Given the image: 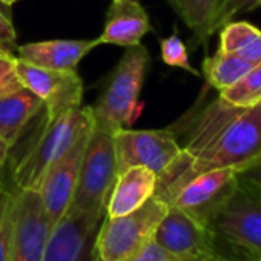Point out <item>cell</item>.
<instances>
[{"mask_svg":"<svg viewBox=\"0 0 261 261\" xmlns=\"http://www.w3.org/2000/svg\"><path fill=\"white\" fill-rule=\"evenodd\" d=\"M261 152V101L233 108L215 100L188 126L180 157L157 177L154 197H169L192 177L223 168L240 169Z\"/></svg>","mask_w":261,"mask_h":261,"instance_id":"1","label":"cell"},{"mask_svg":"<svg viewBox=\"0 0 261 261\" xmlns=\"http://www.w3.org/2000/svg\"><path fill=\"white\" fill-rule=\"evenodd\" d=\"M92 129L91 106H79L57 117H46L39 137L13 165L11 175L16 189L37 191L48 168Z\"/></svg>","mask_w":261,"mask_h":261,"instance_id":"2","label":"cell"},{"mask_svg":"<svg viewBox=\"0 0 261 261\" xmlns=\"http://www.w3.org/2000/svg\"><path fill=\"white\" fill-rule=\"evenodd\" d=\"M217 252L232 261H261V197L237 183L229 201L207 226Z\"/></svg>","mask_w":261,"mask_h":261,"instance_id":"3","label":"cell"},{"mask_svg":"<svg viewBox=\"0 0 261 261\" xmlns=\"http://www.w3.org/2000/svg\"><path fill=\"white\" fill-rule=\"evenodd\" d=\"M149 65V53L140 43L126 48L103 94L92 108L94 127L114 134L129 124L139 103Z\"/></svg>","mask_w":261,"mask_h":261,"instance_id":"4","label":"cell"},{"mask_svg":"<svg viewBox=\"0 0 261 261\" xmlns=\"http://www.w3.org/2000/svg\"><path fill=\"white\" fill-rule=\"evenodd\" d=\"M169 204L151 197L142 207L121 217H106L95 237L98 261H127L140 253L155 237Z\"/></svg>","mask_w":261,"mask_h":261,"instance_id":"5","label":"cell"},{"mask_svg":"<svg viewBox=\"0 0 261 261\" xmlns=\"http://www.w3.org/2000/svg\"><path fill=\"white\" fill-rule=\"evenodd\" d=\"M117 175L114 139L105 130L94 127L82 157L74 197L68 211L106 212V203Z\"/></svg>","mask_w":261,"mask_h":261,"instance_id":"6","label":"cell"},{"mask_svg":"<svg viewBox=\"0 0 261 261\" xmlns=\"http://www.w3.org/2000/svg\"><path fill=\"white\" fill-rule=\"evenodd\" d=\"M117 172L143 166L157 177L163 174L181 154V145L171 129L134 130L121 127L112 134Z\"/></svg>","mask_w":261,"mask_h":261,"instance_id":"7","label":"cell"},{"mask_svg":"<svg viewBox=\"0 0 261 261\" xmlns=\"http://www.w3.org/2000/svg\"><path fill=\"white\" fill-rule=\"evenodd\" d=\"M53 233L42 197L36 189H16L10 261H42Z\"/></svg>","mask_w":261,"mask_h":261,"instance_id":"8","label":"cell"},{"mask_svg":"<svg viewBox=\"0 0 261 261\" xmlns=\"http://www.w3.org/2000/svg\"><path fill=\"white\" fill-rule=\"evenodd\" d=\"M237 189V169L223 168L198 174L183 183L168 200L189 217L209 226L215 214L229 201Z\"/></svg>","mask_w":261,"mask_h":261,"instance_id":"9","label":"cell"},{"mask_svg":"<svg viewBox=\"0 0 261 261\" xmlns=\"http://www.w3.org/2000/svg\"><path fill=\"white\" fill-rule=\"evenodd\" d=\"M16 69L22 85L43 101L46 117H57L82 106L83 82L75 69L57 71L39 68L19 57L16 59Z\"/></svg>","mask_w":261,"mask_h":261,"instance_id":"10","label":"cell"},{"mask_svg":"<svg viewBox=\"0 0 261 261\" xmlns=\"http://www.w3.org/2000/svg\"><path fill=\"white\" fill-rule=\"evenodd\" d=\"M105 215L68 211L53 229L42 261H95V237Z\"/></svg>","mask_w":261,"mask_h":261,"instance_id":"11","label":"cell"},{"mask_svg":"<svg viewBox=\"0 0 261 261\" xmlns=\"http://www.w3.org/2000/svg\"><path fill=\"white\" fill-rule=\"evenodd\" d=\"M89 136L91 133L82 137L77 143H74L69 148V151H66L48 168L37 189L42 197L53 229L60 223V220L65 217L71 206L79 178L82 157Z\"/></svg>","mask_w":261,"mask_h":261,"instance_id":"12","label":"cell"},{"mask_svg":"<svg viewBox=\"0 0 261 261\" xmlns=\"http://www.w3.org/2000/svg\"><path fill=\"white\" fill-rule=\"evenodd\" d=\"M154 241L181 259L218 253L212 230L174 206L159 224Z\"/></svg>","mask_w":261,"mask_h":261,"instance_id":"13","label":"cell"},{"mask_svg":"<svg viewBox=\"0 0 261 261\" xmlns=\"http://www.w3.org/2000/svg\"><path fill=\"white\" fill-rule=\"evenodd\" d=\"M151 31L146 11L139 0H112L106 13L103 34L100 43L134 46L140 45L145 34Z\"/></svg>","mask_w":261,"mask_h":261,"instance_id":"14","label":"cell"},{"mask_svg":"<svg viewBox=\"0 0 261 261\" xmlns=\"http://www.w3.org/2000/svg\"><path fill=\"white\" fill-rule=\"evenodd\" d=\"M98 45H101L100 39L34 42L17 46V57L39 68L71 71L77 69L80 60Z\"/></svg>","mask_w":261,"mask_h":261,"instance_id":"15","label":"cell"},{"mask_svg":"<svg viewBox=\"0 0 261 261\" xmlns=\"http://www.w3.org/2000/svg\"><path fill=\"white\" fill-rule=\"evenodd\" d=\"M157 188V174L143 166L127 168L117 175L106 203V217H121L142 207Z\"/></svg>","mask_w":261,"mask_h":261,"instance_id":"16","label":"cell"},{"mask_svg":"<svg viewBox=\"0 0 261 261\" xmlns=\"http://www.w3.org/2000/svg\"><path fill=\"white\" fill-rule=\"evenodd\" d=\"M43 108V101L28 88H20L0 97V139L11 148L22 136L27 124Z\"/></svg>","mask_w":261,"mask_h":261,"instance_id":"17","label":"cell"},{"mask_svg":"<svg viewBox=\"0 0 261 261\" xmlns=\"http://www.w3.org/2000/svg\"><path fill=\"white\" fill-rule=\"evenodd\" d=\"M255 65L238 57L233 53L218 48L212 57L203 60V75L206 82L218 92L233 86Z\"/></svg>","mask_w":261,"mask_h":261,"instance_id":"18","label":"cell"},{"mask_svg":"<svg viewBox=\"0 0 261 261\" xmlns=\"http://www.w3.org/2000/svg\"><path fill=\"white\" fill-rule=\"evenodd\" d=\"M220 48L258 65L261 63V31L247 22H227L221 27Z\"/></svg>","mask_w":261,"mask_h":261,"instance_id":"19","label":"cell"},{"mask_svg":"<svg viewBox=\"0 0 261 261\" xmlns=\"http://www.w3.org/2000/svg\"><path fill=\"white\" fill-rule=\"evenodd\" d=\"M180 19L194 33L198 43H206L214 34V20L221 0H169Z\"/></svg>","mask_w":261,"mask_h":261,"instance_id":"20","label":"cell"},{"mask_svg":"<svg viewBox=\"0 0 261 261\" xmlns=\"http://www.w3.org/2000/svg\"><path fill=\"white\" fill-rule=\"evenodd\" d=\"M218 98L233 108H250L261 101V63L255 65L233 86L221 91Z\"/></svg>","mask_w":261,"mask_h":261,"instance_id":"21","label":"cell"},{"mask_svg":"<svg viewBox=\"0 0 261 261\" xmlns=\"http://www.w3.org/2000/svg\"><path fill=\"white\" fill-rule=\"evenodd\" d=\"M13 198L14 192L0 183V261H10L13 232Z\"/></svg>","mask_w":261,"mask_h":261,"instance_id":"22","label":"cell"},{"mask_svg":"<svg viewBox=\"0 0 261 261\" xmlns=\"http://www.w3.org/2000/svg\"><path fill=\"white\" fill-rule=\"evenodd\" d=\"M160 49H162V59L168 66L180 68L188 72H191L195 77H200V72L191 65L188 49L181 39L177 34H172L160 42Z\"/></svg>","mask_w":261,"mask_h":261,"instance_id":"23","label":"cell"},{"mask_svg":"<svg viewBox=\"0 0 261 261\" xmlns=\"http://www.w3.org/2000/svg\"><path fill=\"white\" fill-rule=\"evenodd\" d=\"M16 59L14 53L0 48V97L23 88L17 75Z\"/></svg>","mask_w":261,"mask_h":261,"instance_id":"24","label":"cell"},{"mask_svg":"<svg viewBox=\"0 0 261 261\" xmlns=\"http://www.w3.org/2000/svg\"><path fill=\"white\" fill-rule=\"evenodd\" d=\"M237 183L261 197V152L247 165L237 169Z\"/></svg>","mask_w":261,"mask_h":261,"instance_id":"25","label":"cell"},{"mask_svg":"<svg viewBox=\"0 0 261 261\" xmlns=\"http://www.w3.org/2000/svg\"><path fill=\"white\" fill-rule=\"evenodd\" d=\"M255 2L256 0H221L218 11L215 14V20H214V33L218 28L224 27L227 22H230L238 13L253 10Z\"/></svg>","mask_w":261,"mask_h":261,"instance_id":"26","label":"cell"},{"mask_svg":"<svg viewBox=\"0 0 261 261\" xmlns=\"http://www.w3.org/2000/svg\"><path fill=\"white\" fill-rule=\"evenodd\" d=\"M127 261H183V259L180 256L168 252L166 249H163L160 244H157L152 240L140 253H137L134 258H130Z\"/></svg>","mask_w":261,"mask_h":261,"instance_id":"27","label":"cell"},{"mask_svg":"<svg viewBox=\"0 0 261 261\" xmlns=\"http://www.w3.org/2000/svg\"><path fill=\"white\" fill-rule=\"evenodd\" d=\"M16 39H17V34L13 27V22L2 10H0V48L7 49L10 53H14V49H17Z\"/></svg>","mask_w":261,"mask_h":261,"instance_id":"28","label":"cell"},{"mask_svg":"<svg viewBox=\"0 0 261 261\" xmlns=\"http://www.w3.org/2000/svg\"><path fill=\"white\" fill-rule=\"evenodd\" d=\"M183 261H232L226 258L221 253H212V255H204V256H195V258H186Z\"/></svg>","mask_w":261,"mask_h":261,"instance_id":"29","label":"cell"},{"mask_svg":"<svg viewBox=\"0 0 261 261\" xmlns=\"http://www.w3.org/2000/svg\"><path fill=\"white\" fill-rule=\"evenodd\" d=\"M10 152H11V146L5 140L0 139V171H2V168H4V165H5V162H7L8 155H10Z\"/></svg>","mask_w":261,"mask_h":261,"instance_id":"30","label":"cell"},{"mask_svg":"<svg viewBox=\"0 0 261 261\" xmlns=\"http://www.w3.org/2000/svg\"><path fill=\"white\" fill-rule=\"evenodd\" d=\"M2 4H5V5H13V4H16L17 0H0Z\"/></svg>","mask_w":261,"mask_h":261,"instance_id":"31","label":"cell"},{"mask_svg":"<svg viewBox=\"0 0 261 261\" xmlns=\"http://www.w3.org/2000/svg\"><path fill=\"white\" fill-rule=\"evenodd\" d=\"M256 7H261V0H256V2H255V8Z\"/></svg>","mask_w":261,"mask_h":261,"instance_id":"32","label":"cell"}]
</instances>
